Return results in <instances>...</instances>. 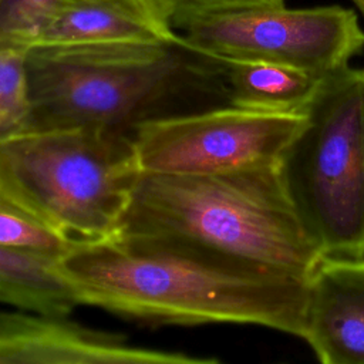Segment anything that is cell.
Wrapping results in <instances>:
<instances>
[{
	"instance_id": "6da1fadb",
	"label": "cell",
	"mask_w": 364,
	"mask_h": 364,
	"mask_svg": "<svg viewBox=\"0 0 364 364\" xmlns=\"http://www.w3.org/2000/svg\"><path fill=\"white\" fill-rule=\"evenodd\" d=\"M80 304L151 326L255 324L303 336L307 279L246 269L156 243H77L57 262Z\"/></svg>"
},
{
	"instance_id": "7a4b0ae2",
	"label": "cell",
	"mask_w": 364,
	"mask_h": 364,
	"mask_svg": "<svg viewBox=\"0 0 364 364\" xmlns=\"http://www.w3.org/2000/svg\"><path fill=\"white\" fill-rule=\"evenodd\" d=\"M30 131L95 127L132 136L149 121L230 105L226 61L181 40L33 46Z\"/></svg>"
},
{
	"instance_id": "3957f363",
	"label": "cell",
	"mask_w": 364,
	"mask_h": 364,
	"mask_svg": "<svg viewBox=\"0 0 364 364\" xmlns=\"http://www.w3.org/2000/svg\"><path fill=\"white\" fill-rule=\"evenodd\" d=\"M115 237L299 279L324 256L276 165L218 175L141 173Z\"/></svg>"
},
{
	"instance_id": "277c9868",
	"label": "cell",
	"mask_w": 364,
	"mask_h": 364,
	"mask_svg": "<svg viewBox=\"0 0 364 364\" xmlns=\"http://www.w3.org/2000/svg\"><path fill=\"white\" fill-rule=\"evenodd\" d=\"M132 136L95 127L0 141V192L73 243L117 236L141 176Z\"/></svg>"
},
{
	"instance_id": "5b68a950",
	"label": "cell",
	"mask_w": 364,
	"mask_h": 364,
	"mask_svg": "<svg viewBox=\"0 0 364 364\" xmlns=\"http://www.w3.org/2000/svg\"><path fill=\"white\" fill-rule=\"evenodd\" d=\"M276 169L326 256L364 257V68L326 74Z\"/></svg>"
},
{
	"instance_id": "8992f818",
	"label": "cell",
	"mask_w": 364,
	"mask_h": 364,
	"mask_svg": "<svg viewBox=\"0 0 364 364\" xmlns=\"http://www.w3.org/2000/svg\"><path fill=\"white\" fill-rule=\"evenodd\" d=\"M186 46L235 61H264L326 75L364 50L357 14L340 6L192 13L168 21Z\"/></svg>"
},
{
	"instance_id": "52a82bcc",
	"label": "cell",
	"mask_w": 364,
	"mask_h": 364,
	"mask_svg": "<svg viewBox=\"0 0 364 364\" xmlns=\"http://www.w3.org/2000/svg\"><path fill=\"white\" fill-rule=\"evenodd\" d=\"M301 122L225 105L145 122L132 142L142 173L218 175L276 165Z\"/></svg>"
},
{
	"instance_id": "ba28073f",
	"label": "cell",
	"mask_w": 364,
	"mask_h": 364,
	"mask_svg": "<svg viewBox=\"0 0 364 364\" xmlns=\"http://www.w3.org/2000/svg\"><path fill=\"white\" fill-rule=\"evenodd\" d=\"M213 357L139 347L67 317L0 310V364H216Z\"/></svg>"
},
{
	"instance_id": "9c48e42d",
	"label": "cell",
	"mask_w": 364,
	"mask_h": 364,
	"mask_svg": "<svg viewBox=\"0 0 364 364\" xmlns=\"http://www.w3.org/2000/svg\"><path fill=\"white\" fill-rule=\"evenodd\" d=\"M301 338L323 364H364V257L320 259L307 277Z\"/></svg>"
},
{
	"instance_id": "30bf717a",
	"label": "cell",
	"mask_w": 364,
	"mask_h": 364,
	"mask_svg": "<svg viewBox=\"0 0 364 364\" xmlns=\"http://www.w3.org/2000/svg\"><path fill=\"white\" fill-rule=\"evenodd\" d=\"M173 40L179 38L149 0H55L33 46Z\"/></svg>"
},
{
	"instance_id": "8fae6325",
	"label": "cell",
	"mask_w": 364,
	"mask_h": 364,
	"mask_svg": "<svg viewBox=\"0 0 364 364\" xmlns=\"http://www.w3.org/2000/svg\"><path fill=\"white\" fill-rule=\"evenodd\" d=\"M57 259L0 245V304L68 317L80 306Z\"/></svg>"
},
{
	"instance_id": "7c38bea8",
	"label": "cell",
	"mask_w": 364,
	"mask_h": 364,
	"mask_svg": "<svg viewBox=\"0 0 364 364\" xmlns=\"http://www.w3.org/2000/svg\"><path fill=\"white\" fill-rule=\"evenodd\" d=\"M226 61L230 105L276 114H301L324 75L264 63Z\"/></svg>"
},
{
	"instance_id": "4fadbf2b",
	"label": "cell",
	"mask_w": 364,
	"mask_h": 364,
	"mask_svg": "<svg viewBox=\"0 0 364 364\" xmlns=\"http://www.w3.org/2000/svg\"><path fill=\"white\" fill-rule=\"evenodd\" d=\"M27 50L0 44V141L30 131Z\"/></svg>"
},
{
	"instance_id": "5bb4252c",
	"label": "cell",
	"mask_w": 364,
	"mask_h": 364,
	"mask_svg": "<svg viewBox=\"0 0 364 364\" xmlns=\"http://www.w3.org/2000/svg\"><path fill=\"white\" fill-rule=\"evenodd\" d=\"M0 245L58 260L77 243L63 239L0 192Z\"/></svg>"
},
{
	"instance_id": "9a60e30c",
	"label": "cell",
	"mask_w": 364,
	"mask_h": 364,
	"mask_svg": "<svg viewBox=\"0 0 364 364\" xmlns=\"http://www.w3.org/2000/svg\"><path fill=\"white\" fill-rule=\"evenodd\" d=\"M55 0H0V44L28 50Z\"/></svg>"
},
{
	"instance_id": "2e32d148",
	"label": "cell",
	"mask_w": 364,
	"mask_h": 364,
	"mask_svg": "<svg viewBox=\"0 0 364 364\" xmlns=\"http://www.w3.org/2000/svg\"><path fill=\"white\" fill-rule=\"evenodd\" d=\"M149 3L166 23L173 17L192 13L284 6V0H149Z\"/></svg>"
},
{
	"instance_id": "e0dca14e",
	"label": "cell",
	"mask_w": 364,
	"mask_h": 364,
	"mask_svg": "<svg viewBox=\"0 0 364 364\" xmlns=\"http://www.w3.org/2000/svg\"><path fill=\"white\" fill-rule=\"evenodd\" d=\"M355 6H357V9L361 11V14L364 16V0H351Z\"/></svg>"
}]
</instances>
